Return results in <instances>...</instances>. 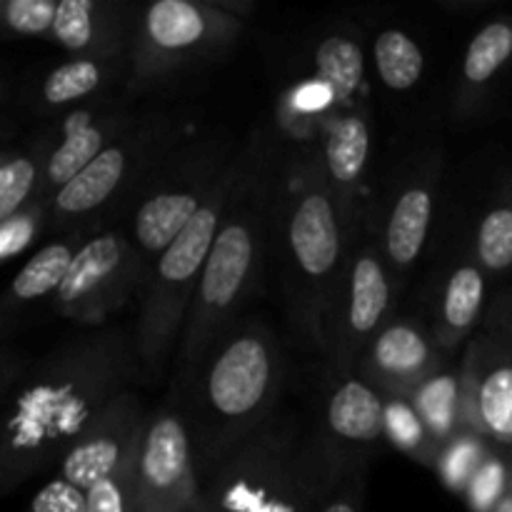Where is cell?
I'll return each instance as SVG.
<instances>
[{
    "mask_svg": "<svg viewBox=\"0 0 512 512\" xmlns=\"http://www.w3.org/2000/svg\"><path fill=\"white\" fill-rule=\"evenodd\" d=\"M140 5L123 0H58L53 30L45 43L70 58L128 55Z\"/></svg>",
    "mask_w": 512,
    "mask_h": 512,
    "instance_id": "cell-22",
    "label": "cell"
},
{
    "mask_svg": "<svg viewBox=\"0 0 512 512\" xmlns=\"http://www.w3.org/2000/svg\"><path fill=\"white\" fill-rule=\"evenodd\" d=\"M398 295V283L363 223L325 323L323 358L343 373H355L368 345L395 318Z\"/></svg>",
    "mask_w": 512,
    "mask_h": 512,
    "instance_id": "cell-11",
    "label": "cell"
},
{
    "mask_svg": "<svg viewBox=\"0 0 512 512\" xmlns=\"http://www.w3.org/2000/svg\"><path fill=\"white\" fill-rule=\"evenodd\" d=\"M240 170H243V160L238 150L200 213L150 265L148 280L138 300V318L133 325L143 383H158L168 370L170 360H175L190 303L195 298L200 275L208 263L225 213L233 203Z\"/></svg>",
    "mask_w": 512,
    "mask_h": 512,
    "instance_id": "cell-6",
    "label": "cell"
},
{
    "mask_svg": "<svg viewBox=\"0 0 512 512\" xmlns=\"http://www.w3.org/2000/svg\"><path fill=\"white\" fill-rule=\"evenodd\" d=\"M493 512H512V485H510L508 493H505V498L498 503V508H495Z\"/></svg>",
    "mask_w": 512,
    "mask_h": 512,
    "instance_id": "cell-39",
    "label": "cell"
},
{
    "mask_svg": "<svg viewBox=\"0 0 512 512\" xmlns=\"http://www.w3.org/2000/svg\"><path fill=\"white\" fill-rule=\"evenodd\" d=\"M23 512H85V490L63 478H53L33 495Z\"/></svg>",
    "mask_w": 512,
    "mask_h": 512,
    "instance_id": "cell-36",
    "label": "cell"
},
{
    "mask_svg": "<svg viewBox=\"0 0 512 512\" xmlns=\"http://www.w3.org/2000/svg\"><path fill=\"white\" fill-rule=\"evenodd\" d=\"M488 280L470 243L455 248L435 270L428 295V325L443 355L463 353L488 315Z\"/></svg>",
    "mask_w": 512,
    "mask_h": 512,
    "instance_id": "cell-17",
    "label": "cell"
},
{
    "mask_svg": "<svg viewBox=\"0 0 512 512\" xmlns=\"http://www.w3.org/2000/svg\"><path fill=\"white\" fill-rule=\"evenodd\" d=\"M315 150H318L325 180L338 198L345 218L355 228H360L370 205L365 200L370 163H373V110L370 105L333 115L323 128Z\"/></svg>",
    "mask_w": 512,
    "mask_h": 512,
    "instance_id": "cell-21",
    "label": "cell"
},
{
    "mask_svg": "<svg viewBox=\"0 0 512 512\" xmlns=\"http://www.w3.org/2000/svg\"><path fill=\"white\" fill-rule=\"evenodd\" d=\"M408 398L440 448L450 443L455 435L468 430L465 428L463 365L460 360H445Z\"/></svg>",
    "mask_w": 512,
    "mask_h": 512,
    "instance_id": "cell-26",
    "label": "cell"
},
{
    "mask_svg": "<svg viewBox=\"0 0 512 512\" xmlns=\"http://www.w3.org/2000/svg\"><path fill=\"white\" fill-rule=\"evenodd\" d=\"M360 228L345 218L320 168L318 150L285 148L270 230V268L290 333L320 355L328 313Z\"/></svg>",
    "mask_w": 512,
    "mask_h": 512,
    "instance_id": "cell-3",
    "label": "cell"
},
{
    "mask_svg": "<svg viewBox=\"0 0 512 512\" xmlns=\"http://www.w3.org/2000/svg\"><path fill=\"white\" fill-rule=\"evenodd\" d=\"M283 158V138L268 125L255 128L240 145L243 170L238 188L185 318L170 395L183 390L213 345L248 315L245 308L268 280L270 230Z\"/></svg>",
    "mask_w": 512,
    "mask_h": 512,
    "instance_id": "cell-2",
    "label": "cell"
},
{
    "mask_svg": "<svg viewBox=\"0 0 512 512\" xmlns=\"http://www.w3.org/2000/svg\"><path fill=\"white\" fill-rule=\"evenodd\" d=\"M138 100L128 95H110L78 105L68 113L40 123L45 135V175L38 203L50 205L55 195L73 178H78L140 113Z\"/></svg>",
    "mask_w": 512,
    "mask_h": 512,
    "instance_id": "cell-15",
    "label": "cell"
},
{
    "mask_svg": "<svg viewBox=\"0 0 512 512\" xmlns=\"http://www.w3.org/2000/svg\"><path fill=\"white\" fill-rule=\"evenodd\" d=\"M310 420L345 475L368 470L370 458L385 443V400L380 390L358 373H343L330 363Z\"/></svg>",
    "mask_w": 512,
    "mask_h": 512,
    "instance_id": "cell-14",
    "label": "cell"
},
{
    "mask_svg": "<svg viewBox=\"0 0 512 512\" xmlns=\"http://www.w3.org/2000/svg\"><path fill=\"white\" fill-rule=\"evenodd\" d=\"M348 478L308 415L278 410L203 485L195 512H320Z\"/></svg>",
    "mask_w": 512,
    "mask_h": 512,
    "instance_id": "cell-5",
    "label": "cell"
},
{
    "mask_svg": "<svg viewBox=\"0 0 512 512\" xmlns=\"http://www.w3.org/2000/svg\"><path fill=\"white\" fill-rule=\"evenodd\" d=\"M310 68L333 93L338 113L368 103V58L363 40L350 25L323 30L313 43Z\"/></svg>",
    "mask_w": 512,
    "mask_h": 512,
    "instance_id": "cell-24",
    "label": "cell"
},
{
    "mask_svg": "<svg viewBox=\"0 0 512 512\" xmlns=\"http://www.w3.org/2000/svg\"><path fill=\"white\" fill-rule=\"evenodd\" d=\"M45 158H48V148H45V135L40 125L20 143L5 148L3 160H0V223L13 218L30 203H38Z\"/></svg>",
    "mask_w": 512,
    "mask_h": 512,
    "instance_id": "cell-27",
    "label": "cell"
},
{
    "mask_svg": "<svg viewBox=\"0 0 512 512\" xmlns=\"http://www.w3.org/2000/svg\"><path fill=\"white\" fill-rule=\"evenodd\" d=\"M363 498H365V470L363 473H353L338 490L333 498L325 503L320 512H363Z\"/></svg>",
    "mask_w": 512,
    "mask_h": 512,
    "instance_id": "cell-37",
    "label": "cell"
},
{
    "mask_svg": "<svg viewBox=\"0 0 512 512\" xmlns=\"http://www.w3.org/2000/svg\"><path fill=\"white\" fill-rule=\"evenodd\" d=\"M245 28L215 0H155L140 5L135 23L133 73L125 95L143 100L218 65Z\"/></svg>",
    "mask_w": 512,
    "mask_h": 512,
    "instance_id": "cell-8",
    "label": "cell"
},
{
    "mask_svg": "<svg viewBox=\"0 0 512 512\" xmlns=\"http://www.w3.org/2000/svg\"><path fill=\"white\" fill-rule=\"evenodd\" d=\"M133 60L128 55H65L60 63L38 70L23 85V105L40 123L78 105L123 95L128 90Z\"/></svg>",
    "mask_w": 512,
    "mask_h": 512,
    "instance_id": "cell-18",
    "label": "cell"
},
{
    "mask_svg": "<svg viewBox=\"0 0 512 512\" xmlns=\"http://www.w3.org/2000/svg\"><path fill=\"white\" fill-rule=\"evenodd\" d=\"M138 445V443H135ZM85 512H138L135 500V448L120 470L85 490Z\"/></svg>",
    "mask_w": 512,
    "mask_h": 512,
    "instance_id": "cell-33",
    "label": "cell"
},
{
    "mask_svg": "<svg viewBox=\"0 0 512 512\" xmlns=\"http://www.w3.org/2000/svg\"><path fill=\"white\" fill-rule=\"evenodd\" d=\"M50 225V205L45 203H30L13 218L0 223V260L10 263L18 258L25 248L40 240V235L48 230Z\"/></svg>",
    "mask_w": 512,
    "mask_h": 512,
    "instance_id": "cell-35",
    "label": "cell"
},
{
    "mask_svg": "<svg viewBox=\"0 0 512 512\" xmlns=\"http://www.w3.org/2000/svg\"><path fill=\"white\" fill-rule=\"evenodd\" d=\"M493 450L495 445H490L483 435H478L475 430H463L440 448L433 470L450 493L463 498L465 488L475 478V473L483 468V463L490 458Z\"/></svg>",
    "mask_w": 512,
    "mask_h": 512,
    "instance_id": "cell-31",
    "label": "cell"
},
{
    "mask_svg": "<svg viewBox=\"0 0 512 512\" xmlns=\"http://www.w3.org/2000/svg\"><path fill=\"white\" fill-rule=\"evenodd\" d=\"M240 145L225 130L213 128L175 145L118 225L150 265L188 228L220 183Z\"/></svg>",
    "mask_w": 512,
    "mask_h": 512,
    "instance_id": "cell-9",
    "label": "cell"
},
{
    "mask_svg": "<svg viewBox=\"0 0 512 512\" xmlns=\"http://www.w3.org/2000/svg\"><path fill=\"white\" fill-rule=\"evenodd\" d=\"M90 235L85 233H68L53 235V240L40 245L33 255L23 263V268L15 273L8 293L3 300V323L10 325L13 318L23 315L33 305L43 300H53L63 280L68 278L80 248L85 245Z\"/></svg>",
    "mask_w": 512,
    "mask_h": 512,
    "instance_id": "cell-25",
    "label": "cell"
},
{
    "mask_svg": "<svg viewBox=\"0 0 512 512\" xmlns=\"http://www.w3.org/2000/svg\"><path fill=\"white\" fill-rule=\"evenodd\" d=\"M188 138L178 113L150 105L50 203V235L118 225L165 155Z\"/></svg>",
    "mask_w": 512,
    "mask_h": 512,
    "instance_id": "cell-7",
    "label": "cell"
},
{
    "mask_svg": "<svg viewBox=\"0 0 512 512\" xmlns=\"http://www.w3.org/2000/svg\"><path fill=\"white\" fill-rule=\"evenodd\" d=\"M448 360L425 318L395 315L368 345L355 373L383 395L408 398Z\"/></svg>",
    "mask_w": 512,
    "mask_h": 512,
    "instance_id": "cell-19",
    "label": "cell"
},
{
    "mask_svg": "<svg viewBox=\"0 0 512 512\" xmlns=\"http://www.w3.org/2000/svg\"><path fill=\"white\" fill-rule=\"evenodd\" d=\"M148 415L150 410L133 390L115 398L63 455L58 478L88 490L113 475L133 453Z\"/></svg>",
    "mask_w": 512,
    "mask_h": 512,
    "instance_id": "cell-20",
    "label": "cell"
},
{
    "mask_svg": "<svg viewBox=\"0 0 512 512\" xmlns=\"http://www.w3.org/2000/svg\"><path fill=\"white\" fill-rule=\"evenodd\" d=\"M465 428L495 448H512V348L483 328L460 353Z\"/></svg>",
    "mask_w": 512,
    "mask_h": 512,
    "instance_id": "cell-16",
    "label": "cell"
},
{
    "mask_svg": "<svg viewBox=\"0 0 512 512\" xmlns=\"http://www.w3.org/2000/svg\"><path fill=\"white\" fill-rule=\"evenodd\" d=\"M483 325L488 330H493L495 335H500L512 348V290H505L503 295H498L490 303Z\"/></svg>",
    "mask_w": 512,
    "mask_h": 512,
    "instance_id": "cell-38",
    "label": "cell"
},
{
    "mask_svg": "<svg viewBox=\"0 0 512 512\" xmlns=\"http://www.w3.org/2000/svg\"><path fill=\"white\" fill-rule=\"evenodd\" d=\"M512 63V15H498L470 40L460 65L453 115L458 123L483 113L495 85Z\"/></svg>",
    "mask_w": 512,
    "mask_h": 512,
    "instance_id": "cell-23",
    "label": "cell"
},
{
    "mask_svg": "<svg viewBox=\"0 0 512 512\" xmlns=\"http://www.w3.org/2000/svg\"><path fill=\"white\" fill-rule=\"evenodd\" d=\"M200 475L188 425L173 400L150 410L135 445L138 512H195Z\"/></svg>",
    "mask_w": 512,
    "mask_h": 512,
    "instance_id": "cell-13",
    "label": "cell"
},
{
    "mask_svg": "<svg viewBox=\"0 0 512 512\" xmlns=\"http://www.w3.org/2000/svg\"><path fill=\"white\" fill-rule=\"evenodd\" d=\"M512 485V463L503 455V448H495L483 468L475 473L465 488L463 500L470 512H493Z\"/></svg>",
    "mask_w": 512,
    "mask_h": 512,
    "instance_id": "cell-32",
    "label": "cell"
},
{
    "mask_svg": "<svg viewBox=\"0 0 512 512\" xmlns=\"http://www.w3.org/2000/svg\"><path fill=\"white\" fill-rule=\"evenodd\" d=\"M55 13L58 0H5L0 5V23L18 38L48 40Z\"/></svg>",
    "mask_w": 512,
    "mask_h": 512,
    "instance_id": "cell-34",
    "label": "cell"
},
{
    "mask_svg": "<svg viewBox=\"0 0 512 512\" xmlns=\"http://www.w3.org/2000/svg\"><path fill=\"white\" fill-rule=\"evenodd\" d=\"M148 273L150 263L130 243L123 225H110L85 240L50 308L85 330L103 328L143 293Z\"/></svg>",
    "mask_w": 512,
    "mask_h": 512,
    "instance_id": "cell-12",
    "label": "cell"
},
{
    "mask_svg": "<svg viewBox=\"0 0 512 512\" xmlns=\"http://www.w3.org/2000/svg\"><path fill=\"white\" fill-rule=\"evenodd\" d=\"M373 65L385 88L408 93L423 80L425 55L408 30L383 28L373 38Z\"/></svg>",
    "mask_w": 512,
    "mask_h": 512,
    "instance_id": "cell-29",
    "label": "cell"
},
{
    "mask_svg": "<svg viewBox=\"0 0 512 512\" xmlns=\"http://www.w3.org/2000/svg\"><path fill=\"white\" fill-rule=\"evenodd\" d=\"M143 380L133 330H85L28 365L8 393L0 443V488L13 493L63 460L90 423L130 385Z\"/></svg>",
    "mask_w": 512,
    "mask_h": 512,
    "instance_id": "cell-1",
    "label": "cell"
},
{
    "mask_svg": "<svg viewBox=\"0 0 512 512\" xmlns=\"http://www.w3.org/2000/svg\"><path fill=\"white\" fill-rule=\"evenodd\" d=\"M288 385V355L273 325L240 318L213 345L183 390L170 395L183 413L200 485L278 415Z\"/></svg>",
    "mask_w": 512,
    "mask_h": 512,
    "instance_id": "cell-4",
    "label": "cell"
},
{
    "mask_svg": "<svg viewBox=\"0 0 512 512\" xmlns=\"http://www.w3.org/2000/svg\"><path fill=\"white\" fill-rule=\"evenodd\" d=\"M443 185V145L438 140L410 150L370 200L365 228L378 243L390 275L403 290L423 260L438 220Z\"/></svg>",
    "mask_w": 512,
    "mask_h": 512,
    "instance_id": "cell-10",
    "label": "cell"
},
{
    "mask_svg": "<svg viewBox=\"0 0 512 512\" xmlns=\"http://www.w3.org/2000/svg\"><path fill=\"white\" fill-rule=\"evenodd\" d=\"M383 395V393H380ZM385 400V443L425 468H435L440 445L435 443L423 418L405 395H383Z\"/></svg>",
    "mask_w": 512,
    "mask_h": 512,
    "instance_id": "cell-30",
    "label": "cell"
},
{
    "mask_svg": "<svg viewBox=\"0 0 512 512\" xmlns=\"http://www.w3.org/2000/svg\"><path fill=\"white\" fill-rule=\"evenodd\" d=\"M470 250L490 278L512 270V178L498 185L475 220Z\"/></svg>",
    "mask_w": 512,
    "mask_h": 512,
    "instance_id": "cell-28",
    "label": "cell"
}]
</instances>
